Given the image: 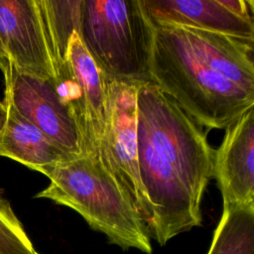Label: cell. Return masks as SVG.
I'll list each match as a JSON object with an SVG mask.
<instances>
[{
    "label": "cell",
    "mask_w": 254,
    "mask_h": 254,
    "mask_svg": "<svg viewBox=\"0 0 254 254\" xmlns=\"http://www.w3.org/2000/svg\"><path fill=\"white\" fill-rule=\"evenodd\" d=\"M137 155L149 205L148 235L164 245L201 224V199L213 178L205 133L154 82L137 84Z\"/></svg>",
    "instance_id": "1"
},
{
    "label": "cell",
    "mask_w": 254,
    "mask_h": 254,
    "mask_svg": "<svg viewBox=\"0 0 254 254\" xmlns=\"http://www.w3.org/2000/svg\"><path fill=\"white\" fill-rule=\"evenodd\" d=\"M152 25L151 81L198 126L226 129L253 107L254 93L208 68L179 27Z\"/></svg>",
    "instance_id": "2"
},
{
    "label": "cell",
    "mask_w": 254,
    "mask_h": 254,
    "mask_svg": "<svg viewBox=\"0 0 254 254\" xmlns=\"http://www.w3.org/2000/svg\"><path fill=\"white\" fill-rule=\"evenodd\" d=\"M40 173L51 183L35 197L48 198L75 210L92 229L123 249L152 253L149 235L138 211L97 155H82L47 167Z\"/></svg>",
    "instance_id": "3"
},
{
    "label": "cell",
    "mask_w": 254,
    "mask_h": 254,
    "mask_svg": "<svg viewBox=\"0 0 254 254\" xmlns=\"http://www.w3.org/2000/svg\"><path fill=\"white\" fill-rule=\"evenodd\" d=\"M153 33L140 0H82L77 35L107 81H151Z\"/></svg>",
    "instance_id": "4"
},
{
    "label": "cell",
    "mask_w": 254,
    "mask_h": 254,
    "mask_svg": "<svg viewBox=\"0 0 254 254\" xmlns=\"http://www.w3.org/2000/svg\"><path fill=\"white\" fill-rule=\"evenodd\" d=\"M107 123L98 159L133 203L145 225L149 205L138 168L137 84L107 81Z\"/></svg>",
    "instance_id": "5"
},
{
    "label": "cell",
    "mask_w": 254,
    "mask_h": 254,
    "mask_svg": "<svg viewBox=\"0 0 254 254\" xmlns=\"http://www.w3.org/2000/svg\"><path fill=\"white\" fill-rule=\"evenodd\" d=\"M55 85L76 123L83 155L98 156L107 123V80L76 32L69 40L66 60Z\"/></svg>",
    "instance_id": "6"
},
{
    "label": "cell",
    "mask_w": 254,
    "mask_h": 254,
    "mask_svg": "<svg viewBox=\"0 0 254 254\" xmlns=\"http://www.w3.org/2000/svg\"><path fill=\"white\" fill-rule=\"evenodd\" d=\"M4 80L5 101L67 154L76 157L84 154L76 123L54 80L20 73L11 64Z\"/></svg>",
    "instance_id": "7"
},
{
    "label": "cell",
    "mask_w": 254,
    "mask_h": 254,
    "mask_svg": "<svg viewBox=\"0 0 254 254\" xmlns=\"http://www.w3.org/2000/svg\"><path fill=\"white\" fill-rule=\"evenodd\" d=\"M0 41L18 72L55 80L36 0H0Z\"/></svg>",
    "instance_id": "8"
},
{
    "label": "cell",
    "mask_w": 254,
    "mask_h": 254,
    "mask_svg": "<svg viewBox=\"0 0 254 254\" xmlns=\"http://www.w3.org/2000/svg\"><path fill=\"white\" fill-rule=\"evenodd\" d=\"M213 178L223 207L254 204V110L248 109L225 129L214 150Z\"/></svg>",
    "instance_id": "9"
},
{
    "label": "cell",
    "mask_w": 254,
    "mask_h": 254,
    "mask_svg": "<svg viewBox=\"0 0 254 254\" xmlns=\"http://www.w3.org/2000/svg\"><path fill=\"white\" fill-rule=\"evenodd\" d=\"M152 24L194 28L250 44L254 22L230 11L222 0H140Z\"/></svg>",
    "instance_id": "10"
},
{
    "label": "cell",
    "mask_w": 254,
    "mask_h": 254,
    "mask_svg": "<svg viewBox=\"0 0 254 254\" xmlns=\"http://www.w3.org/2000/svg\"><path fill=\"white\" fill-rule=\"evenodd\" d=\"M179 28L193 53L208 68L254 93L253 44L219 33Z\"/></svg>",
    "instance_id": "11"
},
{
    "label": "cell",
    "mask_w": 254,
    "mask_h": 254,
    "mask_svg": "<svg viewBox=\"0 0 254 254\" xmlns=\"http://www.w3.org/2000/svg\"><path fill=\"white\" fill-rule=\"evenodd\" d=\"M3 101L7 105V118L0 130V156L37 172L76 158L64 152L11 103Z\"/></svg>",
    "instance_id": "12"
},
{
    "label": "cell",
    "mask_w": 254,
    "mask_h": 254,
    "mask_svg": "<svg viewBox=\"0 0 254 254\" xmlns=\"http://www.w3.org/2000/svg\"><path fill=\"white\" fill-rule=\"evenodd\" d=\"M36 2L56 78L65 63L70 38L74 32L79 31L82 0H36Z\"/></svg>",
    "instance_id": "13"
},
{
    "label": "cell",
    "mask_w": 254,
    "mask_h": 254,
    "mask_svg": "<svg viewBox=\"0 0 254 254\" xmlns=\"http://www.w3.org/2000/svg\"><path fill=\"white\" fill-rule=\"evenodd\" d=\"M208 254H254V204L223 207Z\"/></svg>",
    "instance_id": "14"
},
{
    "label": "cell",
    "mask_w": 254,
    "mask_h": 254,
    "mask_svg": "<svg viewBox=\"0 0 254 254\" xmlns=\"http://www.w3.org/2000/svg\"><path fill=\"white\" fill-rule=\"evenodd\" d=\"M35 251L10 202L0 193V254H34Z\"/></svg>",
    "instance_id": "15"
},
{
    "label": "cell",
    "mask_w": 254,
    "mask_h": 254,
    "mask_svg": "<svg viewBox=\"0 0 254 254\" xmlns=\"http://www.w3.org/2000/svg\"><path fill=\"white\" fill-rule=\"evenodd\" d=\"M0 69L2 70L4 77L9 73L10 71V63L7 58V55L2 47L1 41H0Z\"/></svg>",
    "instance_id": "16"
},
{
    "label": "cell",
    "mask_w": 254,
    "mask_h": 254,
    "mask_svg": "<svg viewBox=\"0 0 254 254\" xmlns=\"http://www.w3.org/2000/svg\"><path fill=\"white\" fill-rule=\"evenodd\" d=\"M7 118V105L4 101L0 100V130L2 129Z\"/></svg>",
    "instance_id": "17"
},
{
    "label": "cell",
    "mask_w": 254,
    "mask_h": 254,
    "mask_svg": "<svg viewBox=\"0 0 254 254\" xmlns=\"http://www.w3.org/2000/svg\"><path fill=\"white\" fill-rule=\"evenodd\" d=\"M34 254H40V253H38L37 251H35V252H34Z\"/></svg>",
    "instance_id": "18"
}]
</instances>
